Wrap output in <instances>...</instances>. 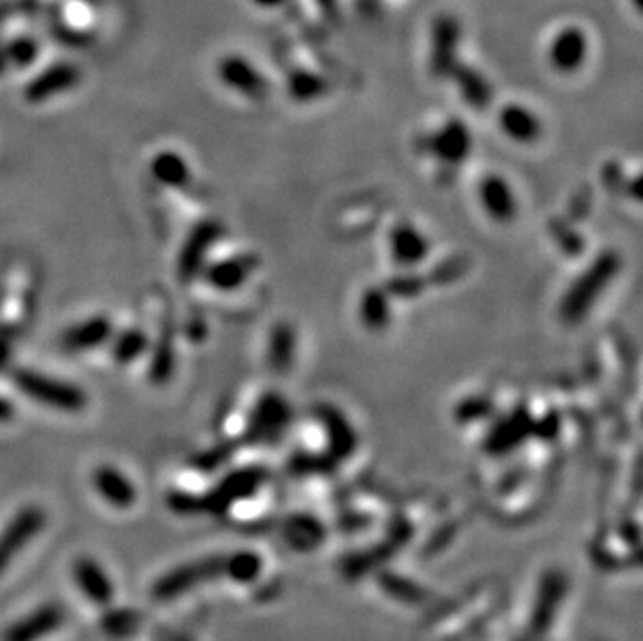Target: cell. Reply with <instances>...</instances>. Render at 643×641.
Listing matches in <instances>:
<instances>
[{"label": "cell", "mask_w": 643, "mask_h": 641, "mask_svg": "<svg viewBox=\"0 0 643 641\" xmlns=\"http://www.w3.org/2000/svg\"><path fill=\"white\" fill-rule=\"evenodd\" d=\"M52 34H55V38L63 44H69V47H86L90 42V36L84 32H78V29H71L67 26H57L52 27Z\"/></svg>", "instance_id": "22"}, {"label": "cell", "mask_w": 643, "mask_h": 641, "mask_svg": "<svg viewBox=\"0 0 643 641\" xmlns=\"http://www.w3.org/2000/svg\"><path fill=\"white\" fill-rule=\"evenodd\" d=\"M151 171L156 182H161L167 185V188H182V185L188 182L190 171L188 165L182 156L175 152H161L154 156Z\"/></svg>", "instance_id": "15"}, {"label": "cell", "mask_w": 643, "mask_h": 641, "mask_svg": "<svg viewBox=\"0 0 643 641\" xmlns=\"http://www.w3.org/2000/svg\"><path fill=\"white\" fill-rule=\"evenodd\" d=\"M615 271H617V267L612 263H604L600 267H596L594 271H589L585 278H583L581 286H577L571 294H568L566 310H571L573 315H579V312L585 310L589 304H592L594 298L602 292L604 283L608 281V278Z\"/></svg>", "instance_id": "11"}, {"label": "cell", "mask_w": 643, "mask_h": 641, "mask_svg": "<svg viewBox=\"0 0 643 641\" xmlns=\"http://www.w3.org/2000/svg\"><path fill=\"white\" fill-rule=\"evenodd\" d=\"M5 50H6V57H9V65L26 67V65H32L36 61V57H38V42L32 38H17L13 40Z\"/></svg>", "instance_id": "19"}, {"label": "cell", "mask_w": 643, "mask_h": 641, "mask_svg": "<svg viewBox=\"0 0 643 641\" xmlns=\"http://www.w3.org/2000/svg\"><path fill=\"white\" fill-rule=\"evenodd\" d=\"M79 79H81V73L76 65L57 63L48 67L47 71H42L38 78L29 81L24 96L26 100H29L32 104H38L42 100L50 99V96L71 90V88H76Z\"/></svg>", "instance_id": "2"}, {"label": "cell", "mask_w": 643, "mask_h": 641, "mask_svg": "<svg viewBox=\"0 0 643 641\" xmlns=\"http://www.w3.org/2000/svg\"><path fill=\"white\" fill-rule=\"evenodd\" d=\"M246 275H248V267H246L244 260L242 258H229V260H223V263L213 265L211 269H208L206 278L215 288L234 289L246 279Z\"/></svg>", "instance_id": "16"}, {"label": "cell", "mask_w": 643, "mask_h": 641, "mask_svg": "<svg viewBox=\"0 0 643 641\" xmlns=\"http://www.w3.org/2000/svg\"><path fill=\"white\" fill-rule=\"evenodd\" d=\"M13 382L36 402L65 413H78L86 406V394L78 385L58 382L32 369H15Z\"/></svg>", "instance_id": "1"}, {"label": "cell", "mask_w": 643, "mask_h": 641, "mask_svg": "<svg viewBox=\"0 0 643 641\" xmlns=\"http://www.w3.org/2000/svg\"><path fill=\"white\" fill-rule=\"evenodd\" d=\"M585 38L579 29H564L552 44V63L558 71H574L585 58Z\"/></svg>", "instance_id": "12"}, {"label": "cell", "mask_w": 643, "mask_h": 641, "mask_svg": "<svg viewBox=\"0 0 643 641\" xmlns=\"http://www.w3.org/2000/svg\"><path fill=\"white\" fill-rule=\"evenodd\" d=\"M500 128L514 142L521 144H531L540 138L542 125L537 121V117L531 113L529 109L521 107V104H508L500 113Z\"/></svg>", "instance_id": "6"}, {"label": "cell", "mask_w": 643, "mask_h": 641, "mask_svg": "<svg viewBox=\"0 0 643 641\" xmlns=\"http://www.w3.org/2000/svg\"><path fill=\"white\" fill-rule=\"evenodd\" d=\"M138 616L133 613H127V610H117V613H111L104 616V629L113 636H127L133 627H136Z\"/></svg>", "instance_id": "20"}, {"label": "cell", "mask_w": 643, "mask_h": 641, "mask_svg": "<svg viewBox=\"0 0 643 641\" xmlns=\"http://www.w3.org/2000/svg\"><path fill=\"white\" fill-rule=\"evenodd\" d=\"M58 623H61V610L57 606H47L6 631L5 641H38L48 636L52 629H57Z\"/></svg>", "instance_id": "10"}, {"label": "cell", "mask_w": 643, "mask_h": 641, "mask_svg": "<svg viewBox=\"0 0 643 641\" xmlns=\"http://www.w3.org/2000/svg\"><path fill=\"white\" fill-rule=\"evenodd\" d=\"M111 333H113V323L107 317H92L84 320V323L71 327L63 335V346L67 350H73V352H79V350L104 344L111 338Z\"/></svg>", "instance_id": "8"}, {"label": "cell", "mask_w": 643, "mask_h": 641, "mask_svg": "<svg viewBox=\"0 0 643 641\" xmlns=\"http://www.w3.org/2000/svg\"><path fill=\"white\" fill-rule=\"evenodd\" d=\"M364 320L373 327H381L387 320V304L385 298L373 292L364 298Z\"/></svg>", "instance_id": "21"}, {"label": "cell", "mask_w": 643, "mask_h": 641, "mask_svg": "<svg viewBox=\"0 0 643 641\" xmlns=\"http://www.w3.org/2000/svg\"><path fill=\"white\" fill-rule=\"evenodd\" d=\"M219 76L229 88L248 96H257L260 88H263V79L257 76V71H254L248 63L242 61V58L236 57L226 58V61L219 65Z\"/></svg>", "instance_id": "13"}, {"label": "cell", "mask_w": 643, "mask_h": 641, "mask_svg": "<svg viewBox=\"0 0 643 641\" xmlns=\"http://www.w3.org/2000/svg\"><path fill=\"white\" fill-rule=\"evenodd\" d=\"M94 486L100 491L104 500L117 506V509H127L136 500V489H133L132 481L113 467L96 468Z\"/></svg>", "instance_id": "7"}, {"label": "cell", "mask_w": 643, "mask_h": 641, "mask_svg": "<svg viewBox=\"0 0 643 641\" xmlns=\"http://www.w3.org/2000/svg\"><path fill=\"white\" fill-rule=\"evenodd\" d=\"M481 200L485 211H488L493 219L508 221L514 215V194L502 177L500 175H488L481 184Z\"/></svg>", "instance_id": "9"}, {"label": "cell", "mask_w": 643, "mask_h": 641, "mask_svg": "<svg viewBox=\"0 0 643 641\" xmlns=\"http://www.w3.org/2000/svg\"><path fill=\"white\" fill-rule=\"evenodd\" d=\"M469 131L462 125H450L437 136V154L448 161H462L469 154Z\"/></svg>", "instance_id": "17"}, {"label": "cell", "mask_w": 643, "mask_h": 641, "mask_svg": "<svg viewBox=\"0 0 643 641\" xmlns=\"http://www.w3.org/2000/svg\"><path fill=\"white\" fill-rule=\"evenodd\" d=\"M427 252V242L415 227H398L392 231V255L404 265H415Z\"/></svg>", "instance_id": "14"}, {"label": "cell", "mask_w": 643, "mask_h": 641, "mask_svg": "<svg viewBox=\"0 0 643 641\" xmlns=\"http://www.w3.org/2000/svg\"><path fill=\"white\" fill-rule=\"evenodd\" d=\"M9 416H13V406L0 398V421H6Z\"/></svg>", "instance_id": "24"}, {"label": "cell", "mask_w": 643, "mask_h": 641, "mask_svg": "<svg viewBox=\"0 0 643 641\" xmlns=\"http://www.w3.org/2000/svg\"><path fill=\"white\" fill-rule=\"evenodd\" d=\"M11 354V331L0 333V367L6 363Z\"/></svg>", "instance_id": "23"}, {"label": "cell", "mask_w": 643, "mask_h": 641, "mask_svg": "<svg viewBox=\"0 0 643 641\" xmlns=\"http://www.w3.org/2000/svg\"><path fill=\"white\" fill-rule=\"evenodd\" d=\"M6 67H9V57H6L5 48H0V76L6 71Z\"/></svg>", "instance_id": "25"}, {"label": "cell", "mask_w": 643, "mask_h": 641, "mask_svg": "<svg viewBox=\"0 0 643 641\" xmlns=\"http://www.w3.org/2000/svg\"><path fill=\"white\" fill-rule=\"evenodd\" d=\"M148 346L146 333H142L140 330H130L119 335L115 346H113V356L117 363L127 364L132 361H136L138 356L144 352Z\"/></svg>", "instance_id": "18"}, {"label": "cell", "mask_w": 643, "mask_h": 641, "mask_svg": "<svg viewBox=\"0 0 643 641\" xmlns=\"http://www.w3.org/2000/svg\"><path fill=\"white\" fill-rule=\"evenodd\" d=\"M73 575L79 583V590L94 604H109L113 600V583L92 558H79L73 566Z\"/></svg>", "instance_id": "5"}, {"label": "cell", "mask_w": 643, "mask_h": 641, "mask_svg": "<svg viewBox=\"0 0 643 641\" xmlns=\"http://www.w3.org/2000/svg\"><path fill=\"white\" fill-rule=\"evenodd\" d=\"M216 236H219V229H216L215 223H202V226H198L192 231L188 242L184 244L182 255H179V263H177L179 278L188 281L200 271L208 246L216 240Z\"/></svg>", "instance_id": "4"}, {"label": "cell", "mask_w": 643, "mask_h": 641, "mask_svg": "<svg viewBox=\"0 0 643 641\" xmlns=\"http://www.w3.org/2000/svg\"><path fill=\"white\" fill-rule=\"evenodd\" d=\"M44 525V512L40 509H26L17 519L6 527V531L0 538V571L9 564L11 558L17 554L26 543L40 531Z\"/></svg>", "instance_id": "3"}]
</instances>
